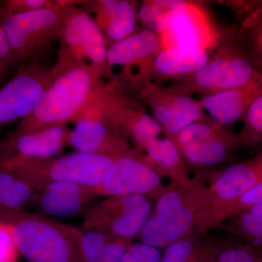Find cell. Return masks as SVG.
<instances>
[{
	"label": "cell",
	"instance_id": "cell-1",
	"mask_svg": "<svg viewBox=\"0 0 262 262\" xmlns=\"http://www.w3.org/2000/svg\"><path fill=\"white\" fill-rule=\"evenodd\" d=\"M53 80L37 106L12 134H21L76 122L91 107L100 77L58 51Z\"/></svg>",
	"mask_w": 262,
	"mask_h": 262
},
{
	"label": "cell",
	"instance_id": "cell-2",
	"mask_svg": "<svg viewBox=\"0 0 262 262\" xmlns=\"http://www.w3.org/2000/svg\"><path fill=\"white\" fill-rule=\"evenodd\" d=\"M117 158L76 151L47 159L9 160L0 163V169L15 174L34 189L61 182L94 189L108 178Z\"/></svg>",
	"mask_w": 262,
	"mask_h": 262
},
{
	"label": "cell",
	"instance_id": "cell-3",
	"mask_svg": "<svg viewBox=\"0 0 262 262\" xmlns=\"http://www.w3.org/2000/svg\"><path fill=\"white\" fill-rule=\"evenodd\" d=\"M13 237L28 262H84L82 231L37 213L17 220Z\"/></svg>",
	"mask_w": 262,
	"mask_h": 262
},
{
	"label": "cell",
	"instance_id": "cell-4",
	"mask_svg": "<svg viewBox=\"0 0 262 262\" xmlns=\"http://www.w3.org/2000/svg\"><path fill=\"white\" fill-rule=\"evenodd\" d=\"M0 24L4 29L17 67L41 59L51 51L61 34L62 10L52 4L30 13H10L2 4Z\"/></svg>",
	"mask_w": 262,
	"mask_h": 262
},
{
	"label": "cell",
	"instance_id": "cell-5",
	"mask_svg": "<svg viewBox=\"0 0 262 262\" xmlns=\"http://www.w3.org/2000/svg\"><path fill=\"white\" fill-rule=\"evenodd\" d=\"M55 2L62 10L58 52L101 77L108 67L106 41L101 29L89 13L76 6L78 1Z\"/></svg>",
	"mask_w": 262,
	"mask_h": 262
},
{
	"label": "cell",
	"instance_id": "cell-6",
	"mask_svg": "<svg viewBox=\"0 0 262 262\" xmlns=\"http://www.w3.org/2000/svg\"><path fill=\"white\" fill-rule=\"evenodd\" d=\"M221 222L213 196L184 207L168 214H152L140 234L142 244L156 248L168 247L179 239L192 236Z\"/></svg>",
	"mask_w": 262,
	"mask_h": 262
},
{
	"label": "cell",
	"instance_id": "cell-7",
	"mask_svg": "<svg viewBox=\"0 0 262 262\" xmlns=\"http://www.w3.org/2000/svg\"><path fill=\"white\" fill-rule=\"evenodd\" d=\"M53 75V66L50 67L42 58L20 66L13 78L0 87V127L28 116Z\"/></svg>",
	"mask_w": 262,
	"mask_h": 262
},
{
	"label": "cell",
	"instance_id": "cell-8",
	"mask_svg": "<svg viewBox=\"0 0 262 262\" xmlns=\"http://www.w3.org/2000/svg\"><path fill=\"white\" fill-rule=\"evenodd\" d=\"M91 189L98 196L139 194L147 198H158L165 190L160 174L130 150L117 157L108 178L99 187Z\"/></svg>",
	"mask_w": 262,
	"mask_h": 262
},
{
	"label": "cell",
	"instance_id": "cell-9",
	"mask_svg": "<svg viewBox=\"0 0 262 262\" xmlns=\"http://www.w3.org/2000/svg\"><path fill=\"white\" fill-rule=\"evenodd\" d=\"M75 122L67 144L79 152L118 157L130 151L121 131L96 114L86 113Z\"/></svg>",
	"mask_w": 262,
	"mask_h": 262
},
{
	"label": "cell",
	"instance_id": "cell-10",
	"mask_svg": "<svg viewBox=\"0 0 262 262\" xmlns=\"http://www.w3.org/2000/svg\"><path fill=\"white\" fill-rule=\"evenodd\" d=\"M70 130L67 125L12 134L0 139V163L9 160L47 159L61 155Z\"/></svg>",
	"mask_w": 262,
	"mask_h": 262
},
{
	"label": "cell",
	"instance_id": "cell-11",
	"mask_svg": "<svg viewBox=\"0 0 262 262\" xmlns=\"http://www.w3.org/2000/svg\"><path fill=\"white\" fill-rule=\"evenodd\" d=\"M35 190L38 211L58 218L85 214L98 198L91 188L73 182L51 183Z\"/></svg>",
	"mask_w": 262,
	"mask_h": 262
},
{
	"label": "cell",
	"instance_id": "cell-12",
	"mask_svg": "<svg viewBox=\"0 0 262 262\" xmlns=\"http://www.w3.org/2000/svg\"><path fill=\"white\" fill-rule=\"evenodd\" d=\"M261 182V161L234 164L214 179L209 189L221 219L226 208L241 194Z\"/></svg>",
	"mask_w": 262,
	"mask_h": 262
},
{
	"label": "cell",
	"instance_id": "cell-13",
	"mask_svg": "<svg viewBox=\"0 0 262 262\" xmlns=\"http://www.w3.org/2000/svg\"><path fill=\"white\" fill-rule=\"evenodd\" d=\"M82 9L96 15L94 19L105 39L114 43L120 42L132 35L136 28V13L134 5L126 0L84 1ZM113 43V44H114Z\"/></svg>",
	"mask_w": 262,
	"mask_h": 262
},
{
	"label": "cell",
	"instance_id": "cell-14",
	"mask_svg": "<svg viewBox=\"0 0 262 262\" xmlns=\"http://www.w3.org/2000/svg\"><path fill=\"white\" fill-rule=\"evenodd\" d=\"M252 67L242 58H218L208 62L196 72L194 82L198 87L220 91L241 89L251 82Z\"/></svg>",
	"mask_w": 262,
	"mask_h": 262
},
{
	"label": "cell",
	"instance_id": "cell-15",
	"mask_svg": "<svg viewBox=\"0 0 262 262\" xmlns=\"http://www.w3.org/2000/svg\"><path fill=\"white\" fill-rule=\"evenodd\" d=\"M163 37L165 49L183 47L206 50L210 33L201 10L188 3L163 33Z\"/></svg>",
	"mask_w": 262,
	"mask_h": 262
},
{
	"label": "cell",
	"instance_id": "cell-16",
	"mask_svg": "<svg viewBox=\"0 0 262 262\" xmlns=\"http://www.w3.org/2000/svg\"><path fill=\"white\" fill-rule=\"evenodd\" d=\"M37 192L16 175L0 169V221L13 224L30 214L29 207L35 206Z\"/></svg>",
	"mask_w": 262,
	"mask_h": 262
},
{
	"label": "cell",
	"instance_id": "cell-17",
	"mask_svg": "<svg viewBox=\"0 0 262 262\" xmlns=\"http://www.w3.org/2000/svg\"><path fill=\"white\" fill-rule=\"evenodd\" d=\"M203 114L201 103L188 96H177L167 103H159L153 108V117L169 136L199 120Z\"/></svg>",
	"mask_w": 262,
	"mask_h": 262
},
{
	"label": "cell",
	"instance_id": "cell-18",
	"mask_svg": "<svg viewBox=\"0 0 262 262\" xmlns=\"http://www.w3.org/2000/svg\"><path fill=\"white\" fill-rule=\"evenodd\" d=\"M161 43L152 31L144 30L114 43L106 51L108 67L130 66L160 51Z\"/></svg>",
	"mask_w": 262,
	"mask_h": 262
},
{
	"label": "cell",
	"instance_id": "cell-19",
	"mask_svg": "<svg viewBox=\"0 0 262 262\" xmlns=\"http://www.w3.org/2000/svg\"><path fill=\"white\" fill-rule=\"evenodd\" d=\"M246 87L220 91L204 96L199 103L216 123L220 125L233 123L243 116L248 104H251Z\"/></svg>",
	"mask_w": 262,
	"mask_h": 262
},
{
	"label": "cell",
	"instance_id": "cell-20",
	"mask_svg": "<svg viewBox=\"0 0 262 262\" xmlns=\"http://www.w3.org/2000/svg\"><path fill=\"white\" fill-rule=\"evenodd\" d=\"M208 62V53L201 48L176 47L160 52L155 58V69L167 76L196 73Z\"/></svg>",
	"mask_w": 262,
	"mask_h": 262
},
{
	"label": "cell",
	"instance_id": "cell-21",
	"mask_svg": "<svg viewBox=\"0 0 262 262\" xmlns=\"http://www.w3.org/2000/svg\"><path fill=\"white\" fill-rule=\"evenodd\" d=\"M153 167L160 174L168 176L177 183L189 180L183 165L182 157L171 138H155L144 149Z\"/></svg>",
	"mask_w": 262,
	"mask_h": 262
},
{
	"label": "cell",
	"instance_id": "cell-22",
	"mask_svg": "<svg viewBox=\"0 0 262 262\" xmlns=\"http://www.w3.org/2000/svg\"><path fill=\"white\" fill-rule=\"evenodd\" d=\"M147 199L149 198L139 194L108 196L104 201L95 203L85 213L83 230H102L124 212Z\"/></svg>",
	"mask_w": 262,
	"mask_h": 262
},
{
	"label": "cell",
	"instance_id": "cell-23",
	"mask_svg": "<svg viewBox=\"0 0 262 262\" xmlns=\"http://www.w3.org/2000/svg\"><path fill=\"white\" fill-rule=\"evenodd\" d=\"M231 142L220 130L203 140L177 146L181 155L195 165H214L222 163L228 155Z\"/></svg>",
	"mask_w": 262,
	"mask_h": 262
},
{
	"label": "cell",
	"instance_id": "cell-24",
	"mask_svg": "<svg viewBox=\"0 0 262 262\" xmlns=\"http://www.w3.org/2000/svg\"><path fill=\"white\" fill-rule=\"evenodd\" d=\"M152 203L149 199L124 212L121 215L108 224L103 232L115 237L129 239L140 235L141 231L152 215Z\"/></svg>",
	"mask_w": 262,
	"mask_h": 262
},
{
	"label": "cell",
	"instance_id": "cell-25",
	"mask_svg": "<svg viewBox=\"0 0 262 262\" xmlns=\"http://www.w3.org/2000/svg\"><path fill=\"white\" fill-rule=\"evenodd\" d=\"M188 3L181 0H155L141 7L139 17L154 32L163 33Z\"/></svg>",
	"mask_w": 262,
	"mask_h": 262
},
{
	"label": "cell",
	"instance_id": "cell-26",
	"mask_svg": "<svg viewBox=\"0 0 262 262\" xmlns=\"http://www.w3.org/2000/svg\"><path fill=\"white\" fill-rule=\"evenodd\" d=\"M208 249L200 247L192 236H188L166 247L160 262H200Z\"/></svg>",
	"mask_w": 262,
	"mask_h": 262
},
{
	"label": "cell",
	"instance_id": "cell-27",
	"mask_svg": "<svg viewBox=\"0 0 262 262\" xmlns=\"http://www.w3.org/2000/svg\"><path fill=\"white\" fill-rule=\"evenodd\" d=\"M113 234L97 229L82 231V250L84 262H101Z\"/></svg>",
	"mask_w": 262,
	"mask_h": 262
},
{
	"label": "cell",
	"instance_id": "cell-28",
	"mask_svg": "<svg viewBox=\"0 0 262 262\" xmlns=\"http://www.w3.org/2000/svg\"><path fill=\"white\" fill-rule=\"evenodd\" d=\"M203 262H261L251 246L229 245L211 250Z\"/></svg>",
	"mask_w": 262,
	"mask_h": 262
},
{
	"label": "cell",
	"instance_id": "cell-29",
	"mask_svg": "<svg viewBox=\"0 0 262 262\" xmlns=\"http://www.w3.org/2000/svg\"><path fill=\"white\" fill-rule=\"evenodd\" d=\"M218 131V129L211 125L195 122L183 129L171 139L179 146L203 140L214 135Z\"/></svg>",
	"mask_w": 262,
	"mask_h": 262
},
{
	"label": "cell",
	"instance_id": "cell-30",
	"mask_svg": "<svg viewBox=\"0 0 262 262\" xmlns=\"http://www.w3.org/2000/svg\"><path fill=\"white\" fill-rule=\"evenodd\" d=\"M20 256L13 237V225L0 221V262H18Z\"/></svg>",
	"mask_w": 262,
	"mask_h": 262
},
{
	"label": "cell",
	"instance_id": "cell-31",
	"mask_svg": "<svg viewBox=\"0 0 262 262\" xmlns=\"http://www.w3.org/2000/svg\"><path fill=\"white\" fill-rule=\"evenodd\" d=\"M237 224L239 230L248 237V241L257 246L261 244L262 216L244 212L239 213Z\"/></svg>",
	"mask_w": 262,
	"mask_h": 262
},
{
	"label": "cell",
	"instance_id": "cell-32",
	"mask_svg": "<svg viewBox=\"0 0 262 262\" xmlns=\"http://www.w3.org/2000/svg\"><path fill=\"white\" fill-rule=\"evenodd\" d=\"M161 257L158 248L139 243L130 245L120 262H160Z\"/></svg>",
	"mask_w": 262,
	"mask_h": 262
},
{
	"label": "cell",
	"instance_id": "cell-33",
	"mask_svg": "<svg viewBox=\"0 0 262 262\" xmlns=\"http://www.w3.org/2000/svg\"><path fill=\"white\" fill-rule=\"evenodd\" d=\"M53 3L52 0H5L3 5L10 13L22 14L41 9Z\"/></svg>",
	"mask_w": 262,
	"mask_h": 262
},
{
	"label": "cell",
	"instance_id": "cell-34",
	"mask_svg": "<svg viewBox=\"0 0 262 262\" xmlns=\"http://www.w3.org/2000/svg\"><path fill=\"white\" fill-rule=\"evenodd\" d=\"M16 67L11 48L5 35L4 29L0 24V71L7 76L10 70H14Z\"/></svg>",
	"mask_w": 262,
	"mask_h": 262
},
{
	"label": "cell",
	"instance_id": "cell-35",
	"mask_svg": "<svg viewBox=\"0 0 262 262\" xmlns=\"http://www.w3.org/2000/svg\"><path fill=\"white\" fill-rule=\"evenodd\" d=\"M246 121L248 126L258 135L262 131V97L258 96L248 106Z\"/></svg>",
	"mask_w": 262,
	"mask_h": 262
},
{
	"label": "cell",
	"instance_id": "cell-36",
	"mask_svg": "<svg viewBox=\"0 0 262 262\" xmlns=\"http://www.w3.org/2000/svg\"><path fill=\"white\" fill-rule=\"evenodd\" d=\"M248 212L258 216H262V202L253 205Z\"/></svg>",
	"mask_w": 262,
	"mask_h": 262
},
{
	"label": "cell",
	"instance_id": "cell-37",
	"mask_svg": "<svg viewBox=\"0 0 262 262\" xmlns=\"http://www.w3.org/2000/svg\"><path fill=\"white\" fill-rule=\"evenodd\" d=\"M5 77H6V76L3 75V72H2L1 71H0V82H1V81L3 80Z\"/></svg>",
	"mask_w": 262,
	"mask_h": 262
},
{
	"label": "cell",
	"instance_id": "cell-38",
	"mask_svg": "<svg viewBox=\"0 0 262 262\" xmlns=\"http://www.w3.org/2000/svg\"><path fill=\"white\" fill-rule=\"evenodd\" d=\"M2 4H3V1H0V7H1Z\"/></svg>",
	"mask_w": 262,
	"mask_h": 262
}]
</instances>
